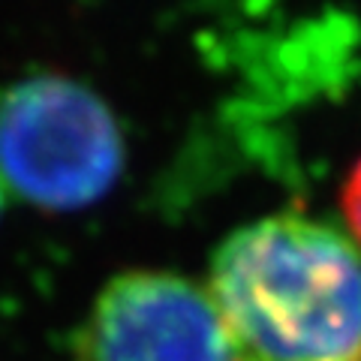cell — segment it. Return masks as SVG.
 I'll return each instance as SVG.
<instances>
[{
	"label": "cell",
	"mask_w": 361,
	"mask_h": 361,
	"mask_svg": "<svg viewBox=\"0 0 361 361\" xmlns=\"http://www.w3.org/2000/svg\"><path fill=\"white\" fill-rule=\"evenodd\" d=\"M208 295L247 361H361V256L325 223L274 214L235 229Z\"/></svg>",
	"instance_id": "6da1fadb"
},
{
	"label": "cell",
	"mask_w": 361,
	"mask_h": 361,
	"mask_svg": "<svg viewBox=\"0 0 361 361\" xmlns=\"http://www.w3.org/2000/svg\"><path fill=\"white\" fill-rule=\"evenodd\" d=\"M121 166L118 121L85 85L42 73L0 94V178L37 208L94 205L118 180Z\"/></svg>",
	"instance_id": "7a4b0ae2"
},
{
	"label": "cell",
	"mask_w": 361,
	"mask_h": 361,
	"mask_svg": "<svg viewBox=\"0 0 361 361\" xmlns=\"http://www.w3.org/2000/svg\"><path fill=\"white\" fill-rule=\"evenodd\" d=\"M75 361H247L211 295L166 271H123L97 295Z\"/></svg>",
	"instance_id": "3957f363"
},
{
	"label": "cell",
	"mask_w": 361,
	"mask_h": 361,
	"mask_svg": "<svg viewBox=\"0 0 361 361\" xmlns=\"http://www.w3.org/2000/svg\"><path fill=\"white\" fill-rule=\"evenodd\" d=\"M341 208H343V217H346L349 232H353V238L361 247V157L355 160V166L349 169V175L343 180Z\"/></svg>",
	"instance_id": "277c9868"
},
{
	"label": "cell",
	"mask_w": 361,
	"mask_h": 361,
	"mask_svg": "<svg viewBox=\"0 0 361 361\" xmlns=\"http://www.w3.org/2000/svg\"><path fill=\"white\" fill-rule=\"evenodd\" d=\"M0 202H4V196H0Z\"/></svg>",
	"instance_id": "5b68a950"
}]
</instances>
